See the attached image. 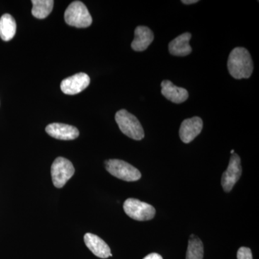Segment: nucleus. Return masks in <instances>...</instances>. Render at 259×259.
<instances>
[{
	"mask_svg": "<svg viewBox=\"0 0 259 259\" xmlns=\"http://www.w3.org/2000/svg\"><path fill=\"white\" fill-rule=\"evenodd\" d=\"M228 69L234 79H248L253 71V63L249 51L243 47L233 49L228 57Z\"/></svg>",
	"mask_w": 259,
	"mask_h": 259,
	"instance_id": "1",
	"label": "nucleus"
},
{
	"mask_svg": "<svg viewBox=\"0 0 259 259\" xmlns=\"http://www.w3.org/2000/svg\"><path fill=\"white\" fill-rule=\"evenodd\" d=\"M115 121L122 134L136 141H141L145 136L144 128L136 116L125 110L116 113Z\"/></svg>",
	"mask_w": 259,
	"mask_h": 259,
	"instance_id": "2",
	"label": "nucleus"
},
{
	"mask_svg": "<svg viewBox=\"0 0 259 259\" xmlns=\"http://www.w3.org/2000/svg\"><path fill=\"white\" fill-rule=\"evenodd\" d=\"M203 256V243L199 238L192 235L189 240L186 259H202Z\"/></svg>",
	"mask_w": 259,
	"mask_h": 259,
	"instance_id": "17",
	"label": "nucleus"
},
{
	"mask_svg": "<svg viewBox=\"0 0 259 259\" xmlns=\"http://www.w3.org/2000/svg\"><path fill=\"white\" fill-rule=\"evenodd\" d=\"M241 158L236 153H233L230 159L229 165L226 171L223 174L221 179L223 190L226 192H231L236 182L241 178Z\"/></svg>",
	"mask_w": 259,
	"mask_h": 259,
	"instance_id": "7",
	"label": "nucleus"
},
{
	"mask_svg": "<svg viewBox=\"0 0 259 259\" xmlns=\"http://www.w3.org/2000/svg\"><path fill=\"white\" fill-rule=\"evenodd\" d=\"M83 241L92 253L99 258H107L112 256L111 250L109 245L96 235L86 233L83 237Z\"/></svg>",
	"mask_w": 259,
	"mask_h": 259,
	"instance_id": "11",
	"label": "nucleus"
},
{
	"mask_svg": "<svg viewBox=\"0 0 259 259\" xmlns=\"http://www.w3.org/2000/svg\"><path fill=\"white\" fill-rule=\"evenodd\" d=\"M17 25L14 18L5 14L0 18V37L5 41H9L15 36Z\"/></svg>",
	"mask_w": 259,
	"mask_h": 259,
	"instance_id": "15",
	"label": "nucleus"
},
{
	"mask_svg": "<svg viewBox=\"0 0 259 259\" xmlns=\"http://www.w3.org/2000/svg\"><path fill=\"white\" fill-rule=\"evenodd\" d=\"M123 209L127 215L138 221H150L156 214V209L152 205L137 199H126Z\"/></svg>",
	"mask_w": 259,
	"mask_h": 259,
	"instance_id": "5",
	"label": "nucleus"
},
{
	"mask_svg": "<svg viewBox=\"0 0 259 259\" xmlns=\"http://www.w3.org/2000/svg\"><path fill=\"white\" fill-rule=\"evenodd\" d=\"M154 35L152 30L146 26H138L135 30V37L131 47L135 51H144L153 41Z\"/></svg>",
	"mask_w": 259,
	"mask_h": 259,
	"instance_id": "13",
	"label": "nucleus"
},
{
	"mask_svg": "<svg viewBox=\"0 0 259 259\" xmlns=\"http://www.w3.org/2000/svg\"><path fill=\"white\" fill-rule=\"evenodd\" d=\"M203 122L199 117L186 119L182 122L180 129V136L182 142L190 144L202 132Z\"/></svg>",
	"mask_w": 259,
	"mask_h": 259,
	"instance_id": "9",
	"label": "nucleus"
},
{
	"mask_svg": "<svg viewBox=\"0 0 259 259\" xmlns=\"http://www.w3.org/2000/svg\"><path fill=\"white\" fill-rule=\"evenodd\" d=\"M198 0H182V3L185 5H192L198 3Z\"/></svg>",
	"mask_w": 259,
	"mask_h": 259,
	"instance_id": "20",
	"label": "nucleus"
},
{
	"mask_svg": "<svg viewBox=\"0 0 259 259\" xmlns=\"http://www.w3.org/2000/svg\"><path fill=\"white\" fill-rule=\"evenodd\" d=\"M144 259H163L161 255L156 253H150L146 255Z\"/></svg>",
	"mask_w": 259,
	"mask_h": 259,
	"instance_id": "19",
	"label": "nucleus"
},
{
	"mask_svg": "<svg viewBox=\"0 0 259 259\" xmlns=\"http://www.w3.org/2000/svg\"><path fill=\"white\" fill-rule=\"evenodd\" d=\"M66 23L78 28H88L93 23V18L87 7L80 1L73 2L64 13Z\"/></svg>",
	"mask_w": 259,
	"mask_h": 259,
	"instance_id": "3",
	"label": "nucleus"
},
{
	"mask_svg": "<svg viewBox=\"0 0 259 259\" xmlns=\"http://www.w3.org/2000/svg\"><path fill=\"white\" fill-rule=\"evenodd\" d=\"M237 258L253 259L251 250L249 248H247V247H241L238 249V253H237Z\"/></svg>",
	"mask_w": 259,
	"mask_h": 259,
	"instance_id": "18",
	"label": "nucleus"
},
{
	"mask_svg": "<svg viewBox=\"0 0 259 259\" xmlns=\"http://www.w3.org/2000/svg\"><path fill=\"white\" fill-rule=\"evenodd\" d=\"M90 83V78L85 73H79L66 78L61 83V90L68 95H74L83 91Z\"/></svg>",
	"mask_w": 259,
	"mask_h": 259,
	"instance_id": "8",
	"label": "nucleus"
},
{
	"mask_svg": "<svg viewBox=\"0 0 259 259\" xmlns=\"http://www.w3.org/2000/svg\"><path fill=\"white\" fill-rule=\"evenodd\" d=\"M105 168L112 176L125 182H136L141 178V173L138 168L122 160H107Z\"/></svg>",
	"mask_w": 259,
	"mask_h": 259,
	"instance_id": "4",
	"label": "nucleus"
},
{
	"mask_svg": "<svg viewBox=\"0 0 259 259\" xmlns=\"http://www.w3.org/2000/svg\"><path fill=\"white\" fill-rule=\"evenodd\" d=\"M161 94L167 100L174 103L180 104L188 99L189 93L185 88H179L171 81L164 80L161 82Z\"/></svg>",
	"mask_w": 259,
	"mask_h": 259,
	"instance_id": "12",
	"label": "nucleus"
},
{
	"mask_svg": "<svg viewBox=\"0 0 259 259\" xmlns=\"http://www.w3.org/2000/svg\"><path fill=\"white\" fill-rule=\"evenodd\" d=\"M231 154H233V153H235L234 150H232V151H231Z\"/></svg>",
	"mask_w": 259,
	"mask_h": 259,
	"instance_id": "21",
	"label": "nucleus"
},
{
	"mask_svg": "<svg viewBox=\"0 0 259 259\" xmlns=\"http://www.w3.org/2000/svg\"><path fill=\"white\" fill-rule=\"evenodd\" d=\"M32 14L37 19L47 18L54 8L53 0H32Z\"/></svg>",
	"mask_w": 259,
	"mask_h": 259,
	"instance_id": "16",
	"label": "nucleus"
},
{
	"mask_svg": "<svg viewBox=\"0 0 259 259\" xmlns=\"http://www.w3.org/2000/svg\"><path fill=\"white\" fill-rule=\"evenodd\" d=\"M51 177L56 188H62L74 175L75 168L69 160L58 157L51 166Z\"/></svg>",
	"mask_w": 259,
	"mask_h": 259,
	"instance_id": "6",
	"label": "nucleus"
},
{
	"mask_svg": "<svg viewBox=\"0 0 259 259\" xmlns=\"http://www.w3.org/2000/svg\"><path fill=\"white\" fill-rule=\"evenodd\" d=\"M192 34L185 32L174 39L168 44V51L170 54L176 56H188L192 53V49L190 45Z\"/></svg>",
	"mask_w": 259,
	"mask_h": 259,
	"instance_id": "14",
	"label": "nucleus"
},
{
	"mask_svg": "<svg viewBox=\"0 0 259 259\" xmlns=\"http://www.w3.org/2000/svg\"><path fill=\"white\" fill-rule=\"evenodd\" d=\"M46 131L51 137L62 141H71L79 136V130L74 126L56 122L49 124L46 127Z\"/></svg>",
	"mask_w": 259,
	"mask_h": 259,
	"instance_id": "10",
	"label": "nucleus"
}]
</instances>
